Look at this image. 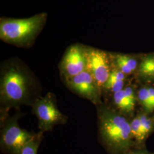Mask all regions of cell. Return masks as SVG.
Segmentation results:
<instances>
[{
	"instance_id": "cell-14",
	"label": "cell",
	"mask_w": 154,
	"mask_h": 154,
	"mask_svg": "<svg viewBox=\"0 0 154 154\" xmlns=\"http://www.w3.org/2000/svg\"><path fill=\"white\" fill-rule=\"evenodd\" d=\"M138 97L141 103L147 110L151 111L153 109L149 94V88H142L139 91Z\"/></svg>"
},
{
	"instance_id": "cell-15",
	"label": "cell",
	"mask_w": 154,
	"mask_h": 154,
	"mask_svg": "<svg viewBox=\"0 0 154 154\" xmlns=\"http://www.w3.org/2000/svg\"><path fill=\"white\" fill-rule=\"evenodd\" d=\"M132 136L138 140H142L144 137L143 136L140 123V117L135 118L130 123Z\"/></svg>"
},
{
	"instance_id": "cell-11",
	"label": "cell",
	"mask_w": 154,
	"mask_h": 154,
	"mask_svg": "<svg viewBox=\"0 0 154 154\" xmlns=\"http://www.w3.org/2000/svg\"><path fill=\"white\" fill-rule=\"evenodd\" d=\"M114 102L118 108L125 112H130L134 109V106L131 103L127 97L124 89L114 94Z\"/></svg>"
},
{
	"instance_id": "cell-1",
	"label": "cell",
	"mask_w": 154,
	"mask_h": 154,
	"mask_svg": "<svg viewBox=\"0 0 154 154\" xmlns=\"http://www.w3.org/2000/svg\"><path fill=\"white\" fill-rule=\"evenodd\" d=\"M35 88L33 76L20 63L11 61L1 69L0 99L1 105L6 109L32 105L36 99Z\"/></svg>"
},
{
	"instance_id": "cell-19",
	"label": "cell",
	"mask_w": 154,
	"mask_h": 154,
	"mask_svg": "<svg viewBox=\"0 0 154 154\" xmlns=\"http://www.w3.org/2000/svg\"></svg>"
},
{
	"instance_id": "cell-18",
	"label": "cell",
	"mask_w": 154,
	"mask_h": 154,
	"mask_svg": "<svg viewBox=\"0 0 154 154\" xmlns=\"http://www.w3.org/2000/svg\"><path fill=\"white\" fill-rule=\"evenodd\" d=\"M149 94L151 98V101L152 103V108H154V88H149Z\"/></svg>"
},
{
	"instance_id": "cell-2",
	"label": "cell",
	"mask_w": 154,
	"mask_h": 154,
	"mask_svg": "<svg viewBox=\"0 0 154 154\" xmlns=\"http://www.w3.org/2000/svg\"><path fill=\"white\" fill-rule=\"evenodd\" d=\"M47 18L46 13L23 19L2 17L0 19V38L6 43L17 46H30L44 28Z\"/></svg>"
},
{
	"instance_id": "cell-8",
	"label": "cell",
	"mask_w": 154,
	"mask_h": 154,
	"mask_svg": "<svg viewBox=\"0 0 154 154\" xmlns=\"http://www.w3.org/2000/svg\"><path fill=\"white\" fill-rule=\"evenodd\" d=\"M66 81L69 88L80 96L94 104L99 102L100 88L87 69Z\"/></svg>"
},
{
	"instance_id": "cell-9",
	"label": "cell",
	"mask_w": 154,
	"mask_h": 154,
	"mask_svg": "<svg viewBox=\"0 0 154 154\" xmlns=\"http://www.w3.org/2000/svg\"><path fill=\"white\" fill-rule=\"evenodd\" d=\"M125 74L119 70H115L111 72L110 76L105 83L103 88L107 90L116 93L123 90Z\"/></svg>"
},
{
	"instance_id": "cell-13",
	"label": "cell",
	"mask_w": 154,
	"mask_h": 154,
	"mask_svg": "<svg viewBox=\"0 0 154 154\" xmlns=\"http://www.w3.org/2000/svg\"><path fill=\"white\" fill-rule=\"evenodd\" d=\"M139 72L144 77L154 78V56H149L143 59L140 66Z\"/></svg>"
},
{
	"instance_id": "cell-3",
	"label": "cell",
	"mask_w": 154,
	"mask_h": 154,
	"mask_svg": "<svg viewBox=\"0 0 154 154\" xmlns=\"http://www.w3.org/2000/svg\"><path fill=\"white\" fill-rule=\"evenodd\" d=\"M100 132L106 142L116 149L127 147L132 135L130 124L121 116L103 111L100 114Z\"/></svg>"
},
{
	"instance_id": "cell-7",
	"label": "cell",
	"mask_w": 154,
	"mask_h": 154,
	"mask_svg": "<svg viewBox=\"0 0 154 154\" xmlns=\"http://www.w3.org/2000/svg\"><path fill=\"white\" fill-rule=\"evenodd\" d=\"M86 55V69L92 74L99 88H102L111 72L108 55L103 50L87 47Z\"/></svg>"
},
{
	"instance_id": "cell-12",
	"label": "cell",
	"mask_w": 154,
	"mask_h": 154,
	"mask_svg": "<svg viewBox=\"0 0 154 154\" xmlns=\"http://www.w3.org/2000/svg\"><path fill=\"white\" fill-rule=\"evenodd\" d=\"M43 132H39L34 135V136L26 143L21 150L20 154H37L39 144L41 143Z\"/></svg>"
},
{
	"instance_id": "cell-5",
	"label": "cell",
	"mask_w": 154,
	"mask_h": 154,
	"mask_svg": "<svg viewBox=\"0 0 154 154\" xmlns=\"http://www.w3.org/2000/svg\"><path fill=\"white\" fill-rule=\"evenodd\" d=\"M34 135L19 126L18 118L15 116L6 121L1 130V150L6 154H20L23 146Z\"/></svg>"
},
{
	"instance_id": "cell-16",
	"label": "cell",
	"mask_w": 154,
	"mask_h": 154,
	"mask_svg": "<svg viewBox=\"0 0 154 154\" xmlns=\"http://www.w3.org/2000/svg\"><path fill=\"white\" fill-rule=\"evenodd\" d=\"M140 123L142 133L144 137L145 138L151 129V122L149 119H147L146 116H140Z\"/></svg>"
},
{
	"instance_id": "cell-4",
	"label": "cell",
	"mask_w": 154,
	"mask_h": 154,
	"mask_svg": "<svg viewBox=\"0 0 154 154\" xmlns=\"http://www.w3.org/2000/svg\"><path fill=\"white\" fill-rule=\"evenodd\" d=\"M31 106L34 114L38 119L40 132L50 131L55 125L66 122V116L61 113L56 105L53 94L49 93L44 97L37 98Z\"/></svg>"
},
{
	"instance_id": "cell-6",
	"label": "cell",
	"mask_w": 154,
	"mask_h": 154,
	"mask_svg": "<svg viewBox=\"0 0 154 154\" xmlns=\"http://www.w3.org/2000/svg\"><path fill=\"white\" fill-rule=\"evenodd\" d=\"M86 48L82 45L74 44L66 50L60 63L61 74L66 81L86 69Z\"/></svg>"
},
{
	"instance_id": "cell-10",
	"label": "cell",
	"mask_w": 154,
	"mask_h": 154,
	"mask_svg": "<svg viewBox=\"0 0 154 154\" xmlns=\"http://www.w3.org/2000/svg\"><path fill=\"white\" fill-rule=\"evenodd\" d=\"M115 61L118 70L125 75L131 73L137 66L136 60L128 55L118 54L115 57Z\"/></svg>"
},
{
	"instance_id": "cell-17",
	"label": "cell",
	"mask_w": 154,
	"mask_h": 154,
	"mask_svg": "<svg viewBox=\"0 0 154 154\" xmlns=\"http://www.w3.org/2000/svg\"><path fill=\"white\" fill-rule=\"evenodd\" d=\"M124 90H125V92L126 95L127 97L128 98V99H129L131 103L133 106H135V99L134 94V92H133L132 88H131L130 87H128L125 89H124Z\"/></svg>"
}]
</instances>
